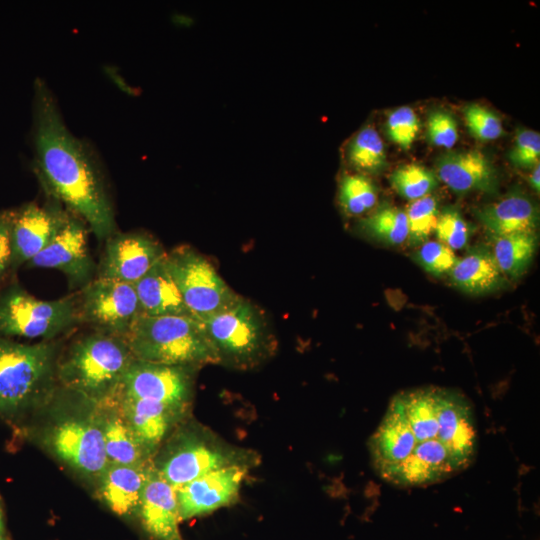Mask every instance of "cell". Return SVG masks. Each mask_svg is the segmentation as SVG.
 <instances>
[{
  "label": "cell",
  "mask_w": 540,
  "mask_h": 540,
  "mask_svg": "<svg viewBox=\"0 0 540 540\" xmlns=\"http://www.w3.org/2000/svg\"><path fill=\"white\" fill-rule=\"evenodd\" d=\"M165 255L162 245L146 233L113 234L108 238L98 277L134 284Z\"/></svg>",
  "instance_id": "12"
},
{
  "label": "cell",
  "mask_w": 540,
  "mask_h": 540,
  "mask_svg": "<svg viewBox=\"0 0 540 540\" xmlns=\"http://www.w3.org/2000/svg\"><path fill=\"white\" fill-rule=\"evenodd\" d=\"M51 445L59 458L87 474H101L109 464L102 428L91 421L61 422L53 429Z\"/></svg>",
  "instance_id": "15"
},
{
  "label": "cell",
  "mask_w": 540,
  "mask_h": 540,
  "mask_svg": "<svg viewBox=\"0 0 540 540\" xmlns=\"http://www.w3.org/2000/svg\"><path fill=\"white\" fill-rule=\"evenodd\" d=\"M165 257L133 284L142 314L191 316L167 268Z\"/></svg>",
  "instance_id": "21"
},
{
  "label": "cell",
  "mask_w": 540,
  "mask_h": 540,
  "mask_svg": "<svg viewBox=\"0 0 540 540\" xmlns=\"http://www.w3.org/2000/svg\"><path fill=\"white\" fill-rule=\"evenodd\" d=\"M360 228L369 236L388 245H401L408 239V222L404 210L383 206L360 221Z\"/></svg>",
  "instance_id": "27"
},
{
  "label": "cell",
  "mask_w": 540,
  "mask_h": 540,
  "mask_svg": "<svg viewBox=\"0 0 540 540\" xmlns=\"http://www.w3.org/2000/svg\"><path fill=\"white\" fill-rule=\"evenodd\" d=\"M485 229L495 238L515 233H535L538 212L532 201L522 195H510L478 212Z\"/></svg>",
  "instance_id": "22"
},
{
  "label": "cell",
  "mask_w": 540,
  "mask_h": 540,
  "mask_svg": "<svg viewBox=\"0 0 540 540\" xmlns=\"http://www.w3.org/2000/svg\"><path fill=\"white\" fill-rule=\"evenodd\" d=\"M465 118L471 133L480 140H494L503 132L500 118L481 105L471 104L467 106L465 108Z\"/></svg>",
  "instance_id": "34"
},
{
  "label": "cell",
  "mask_w": 540,
  "mask_h": 540,
  "mask_svg": "<svg viewBox=\"0 0 540 540\" xmlns=\"http://www.w3.org/2000/svg\"><path fill=\"white\" fill-rule=\"evenodd\" d=\"M101 428L109 463L140 465L151 462L152 454L139 442L121 414L106 418Z\"/></svg>",
  "instance_id": "24"
},
{
  "label": "cell",
  "mask_w": 540,
  "mask_h": 540,
  "mask_svg": "<svg viewBox=\"0 0 540 540\" xmlns=\"http://www.w3.org/2000/svg\"><path fill=\"white\" fill-rule=\"evenodd\" d=\"M66 214L30 203L13 212L12 263L29 262L52 240ZM11 263V264H12Z\"/></svg>",
  "instance_id": "18"
},
{
  "label": "cell",
  "mask_w": 540,
  "mask_h": 540,
  "mask_svg": "<svg viewBox=\"0 0 540 540\" xmlns=\"http://www.w3.org/2000/svg\"><path fill=\"white\" fill-rule=\"evenodd\" d=\"M72 297L38 299L19 287L0 296V335L51 339L79 320Z\"/></svg>",
  "instance_id": "8"
},
{
  "label": "cell",
  "mask_w": 540,
  "mask_h": 540,
  "mask_svg": "<svg viewBox=\"0 0 540 540\" xmlns=\"http://www.w3.org/2000/svg\"><path fill=\"white\" fill-rule=\"evenodd\" d=\"M347 161L359 172L375 173L386 163L385 148L379 133L365 126L350 140L346 149Z\"/></svg>",
  "instance_id": "26"
},
{
  "label": "cell",
  "mask_w": 540,
  "mask_h": 540,
  "mask_svg": "<svg viewBox=\"0 0 540 540\" xmlns=\"http://www.w3.org/2000/svg\"><path fill=\"white\" fill-rule=\"evenodd\" d=\"M338 199L347 215L359 216L375 206L377 192L372 181L365 175L345 174L340 181Z\"/></svg>",
  "instance_id": "28"
},
{
  "label": "cell",
  "mask_w": 540,
  "mask_h": 540,
  "mask_svg": "<svg viewBox=\"0 0 540 540\" xmlns=\"http://www.w3.org/2000/svg\"><path fill=\"white\" fill-rule=\"evenodd\" d=\"M435 234L439 242L453 251L463 248L469 239V227L461 214L452 208L438 215Z\"/></svg>",
  "instance_id": "31"
},
{
  "label": "cell",
  "mask_w": 540,
  "mask_h": 540,
  "mask_svg": "<svg viewBox=\"0 0 540 540\" xmlns=\"http://www.w3.org/2000/svg\"><path fill=\"white\" fill-rule=\"evenodd\" d=\"M436 171L440 180L458 193L490 191L495 184L491 163L477 150L442 155L436 162Z\"/></svg>",
  "instance_id": "19"
},
{
  "label": "cell",
  "mask_w": 540,
  "mask_h": 540,
  "mask_svg": "<svg viewBox=\"0 0 540 540\" xmlns=\"http://www.w3.org/2000/svg\"><path fill=\"white\" fill-rule=\"evenodd\" d=\"M2 528V516H1V510H0V530Z\"/></svg>",
  "instance_id": "39"
},
{
  "label": "cell",
  "mask_w": 540,
  "mask_h": 540,
  "mask_svg": "<svg viewBox=\"0 0 540 540\" xmlns=\"http://www.w3.org/2000/svg\"><path fill=\"white\" fill-rule=\"evenodd\" d=\"M427 133L434 145L451 148L458 140L457 122L448 112L434 111L428 118Z\"/></svg>",
  "instance_id": "35"
},
{
  "label": "cell",
  "mask_w": 540,
  "mask_h": 540,
  "mask_svg": "<svg viewBox=\"0 0 540 540\" xmlns=\"http://www.w3.org/2000/svg\"><path fill=\"white\" fill-rule=\"evenodd\" d=\"M450 279L457 288L470 294H483L497 289L503 281L493 254L483 248L470 251L456 261Z\"/></svg>",
  "instance_id": "23"
},
{
  "label": "cell",
  "mask_w": 540,
  "mask_h": 540,
  "mask_svg": "<svg viewBox=\"0 0 540 540\" xmlns=\"http://www.w3.org/2000/svg\"><path fill=\"white\" fill-rule=\"evenodd\" d=\"M50 343L21 344L0 338V410L18 408L44 385L52 372Z\"/></svg>",
  "instance_id": "9"
},
{
  "label": "cell",
  "mask_w": 540,
  "mask_h": 540,
  "mask_svg": "<svg viewBox=\"0 0 540 540\" xmlns=\"http://www.w3.org/2000/svg\"><path fill=\"white\" fill-rule=\"evenodd\" d=\"M416 262L434 276L450 272L458 260L454 251L439 241H426L415 254Z\"/></svg>",
  "instance_id": "32"
},
{
  "label": "cell",
  "mask_w": 540,
  "mask_h": 540,
  "mask_svg": "<svg viewBox=\"0 0 540 540\" xmlns=\"http://www.w3.org/2000/svg\"><path fill=\"white\" fill-rule=\"evenodd\" d=\"M390 181L399 195L411 201L430 195L437 186L434 173L418 164H407L396 169Z\"/></svg>",
  "instance_id": "29"
},
{
  "label": "cell",
  "mask_w": 540,
  "mask_h": 540,
  "mask_svg": "<svg viewBox=\"0 0 540 540\" xmlns=\"http://www.w3.org/2000/svg\"><path fill=\"white\" fill-rule=\"evenodd\" d=\"M136 360L167 365H219L203 324L192 316L141 314L122 337Z\"/></svg>",
  "instance_id": "3"
},
{
  "label": "cell",
  "mask_w": 540,
  "mask_h": 540,
  "mask_svg": "<svg viewBox=\"0 0 540 540\" xmlns=\"http://www.w3.org/2000/svg\"><path fill=\"white\" fill-rule=\"evenodd\" d=\"M420 129V121L409 106H402L391 112L387 119V132L390 139L403 149H408Z\"/></svg>",
  "instance_id": "33"
},
{
  "label": "cell",
  "mask_w": 540,
  "mask_h": 540,
  "mask_svg": "<svg viewBox=\"0 0 540 540\" xmlns=\"http://www.w3.org/2000/svg\"><path fill=\"white\" fill-rule=\"evenodd\" d=\"M78 312L98 332L120 338L142 314L133 284L99 277L84 286Z\"/></svg>",
  "instance_id": "10"
},
{
  "label": "cell",
  "mask_w": 540,
  "mask_h": 540,
  "mask_svg": "<svg viewBox=\"0 0 540 540\" xmlns=\"http://www.w3.org/2000/svg\"><path fill=\"white\" fill-rule=\"evenodd\" d=\"M107 404L117 406L136 438L152 455L185 413L160 402L133 398L121 393H117Z\"/></svg>",
  "instance_id": "16"
},
{
  "label": "cell",
  "mask_w": 540,
  "mask_h": 540,
  "mask_svg": "<svg viewBox=\"0 0 540 540\" xmlns=\"http://www.w3.org/2000/svg\"><path fill=\"white\" fill-rule=\"evenodd\" d=\"M248 471L246 467L230 466L176 488L180 519L188 520L234 503Z\"/></svg>",
  "instance_id": "14"
},
{
  "label": "cell",
  "mask_w": 540,
  "mask_h": 540,
  "mask_svg": "<svg viewBox=\"0 0 540 540\" xmlns=\"http://www.w3.org/2000/svg\"><path fill=\"white\" fill-rule=\"evenodd\" d=\"M219 365L248 370L276 352L278 342L263 310L241 298L227 310L201 321Z\"/></svg>",
  "instance_id": "6"
},
{
  "label": "cell",
  "mask_w": 540,
  "mask_h": 540,
  "mask_svg": "<svg viewBox=\"0 0 540 540\" xmlns=\"http://www.w3.org/2000/svg\"><path fill=\"white\" fill-rule=\"evenodd\" d=\"M509 158L519 167H531L539 163L540 135L533 130L520 131L515 139Z\"/></svg>",
  "instance_id": "36"
},
{
  "label": "cell",
  "mask_w": 540,
  "mask_h": 540,
  "mask_svg": "<svg viewBox=\"0 0 540 540\" xmlns=\"http://www.w3.org/2000/svg\"><path fill=\"white\" fill-rule=\"evenodd\" d=\"M405 213L410 244L416 246L428 241V237L435 231L439 215L436 199L427 195L414 200Z\"/></svg>",
  "instance_id": "30"
},
{
  "label": "cell",
  "mask_w": 540,
  "mask_h": 540,
  "mask_svg": "<svg viewBox=\"0 0 540 540\" xmlns=\"http://www.w3.org/2000/svg\"><path fill=\"white\" fill-rule=\"evenodd\" d=\"M28 263L33 267L61 271L72 283L85 286L91 281L94 264L84 224L66 214L49 244Z\"/></svg>",
  "instance_id": "13"
},
{
  "label": "cell",
  "mask_w": 540,
  "mask_h": 540,
  "mask_svg": "<svg viewBox=\"0 0 540 540\" xmlns=\"http://www.w3.org/2000/svg\"><path fill=\"white\" fill-rule=\"evenodd\" d=\"M539 172H540V166L538 163L534 166V170L531 175V185L537 192H539V189H540V178H539L540 173Z\"/></svg>",
  "instance_id": "38"
},
{
  "label": "cell",
  "mask_w": 540,
  "mask_h": 540,
  "mask_svg": "<svg viewBox=\"0 0 540 540\" xmlns=\"http://www.w3.org/2000/svg\"><path fill=\"white\" fill-rule=\"evenodd\" d=\"M260 462L253 450L233 446L200 424L178 430L153 463L175 489L209 472L230 466L248 469Z\"/></svg>",
  "instance_id": "5"
},
{
  "label": "cell",
  "mask_w": 540,
  "mask_h": 540,
  "mask_svg": "<svg viewBox=\"0 0 540 540\" xmlns=\"http://www.w3.org/2000/svg\"><path fill=\"white\" fill-rule=\"evenodd\" d=\"M197 369L134 359L123 376L118 393L160 402L186 412L193 397Z\"/></svg>",
  "instance_id": "11"
},
{
  "label": "cell",
  "mask_w": 540,
  "mask_h": 540,
  "mask_svg": "<svg viewBox=\"0 0 540 540\" xmlns=\"http://www.w3.org/2000/svg\"><path fill=\"white\" fill-rule=\"evenodd\" d=\"M153 462L140 465L109 463L100 474L101 498L118 515L138 508Z\"/></svg>",
  "instance_id": "20"
},
{
  "label": "cell",
  "mask_w": 540,
  "mask_h": 540,
  "mask_svg": "<svg viewBox=\"0 0 540 540\" xmlns=\"http://www.w3.org/2000/svg\"><path fill=\"white\" fill-rule=\"evenodd\" d=\"M536 246L535 233H515L496 238L492 254L502 273L518 278L530 264Z\"/></svg>",
  "instance_id": "25"
},
{
  "label": "cell",
  "mask_w": 540,
  "mask_h": 540,
  "mask_svg": "<svg viewBox=\"0 0 540 540\" xmlns=\"http://www.w3.org/2000/svg\"><path fill=\"white\" fill-rule=\"evenodd\" d=\"M137 509L142 526L152 540H183L176 489L159 474L154 464Z\"/></svg>",
  "instance_id": "17"
},
{
  "label": "cell",
  "mask_w": 540,
  "mask_h": 540,
  "mask_svg": "<svg viewBox=\"0 0 540 540\" xmlns=\"http://www.w3.org/2000/svg\"><path fill=\"white\" fill-rule=\"evenodd\" d=\"M37 165L46 188L84 220L98 239L115 231L103 182L82 144L66 128L54 100L40 88L36 102Z\"/></svg>",
  "instance_id": "2"
},
{
  "label": "cell",
  "mask_w": 540,
  "mask_h": 540,
  "mask_svg": "<svg viewBox=\"0 0 540 540\" xmlns=\"http://www.w3.org/2000/svg\"><path fill=\"white\" fill-rule=\"evenodd\" d=\"M0 540H3L2 537H1V535H0Z\"/></svg>",
  "instance_id": "40"
},
{
  "label": "cell",
  "mask_w": 540,
  "mask_h": 540,
  "mask_svg": "<svg viewBox=\"0 0 540 540\" xmlns=\"http://www.w3.org/2000/svg\"><path fill=\"white\" fill-rule=\"evenodd\" d=\"M133 360L122 338L97 332L74 343L58 375L68 390L104 405L118 393Z\"/></svg>",
  "instance_id": "4"
},
{
  "label": "cell",
  "mask_w": 540,
  "mask_h": 540,
  "mask_svg": "<svg viewBox=\"0 0 540 540\" xmlns=\"http://www.w3.org/2000/svg\"><path fill=\"white\" fill-rule=\"evenodd\" d=\"M477 439L475 413L465 396L428 386L392 397L368 447L382 480L417 488L467 469L475 459Z\"/></svg>",
  "instance_id": "1"
},
{
  "label": "cell",
  "mask_w": 540,
  "mask_h": 540,
  "mask_svg": "<svg viewBox=\"0 0 540 540\" xmlns=\"http://www.w3.org/2000/svg\"><path fill=\"white\" fill-rule=\"evenodd\" d=\"M165 262L186 308L200 321L227 310L242 298L212 263L190 246L166 253Z\"/></svg>",
  "instance_id": "7"
},
{
  "label": "cell",
  "mask_w": 540,
  "mask_h": 540,
  "mask_svg": "<svg viewBox=\"0 0 540 540\" xmlns=\"http://www.w3.org/2000/svg\"><path fill=\"white\" fill-rule=\"evenodd\" d=\"M13 212L0 215V276L12 263V227Z\"/></svg>",
  "instance_id": "37"
}]
</instances>
